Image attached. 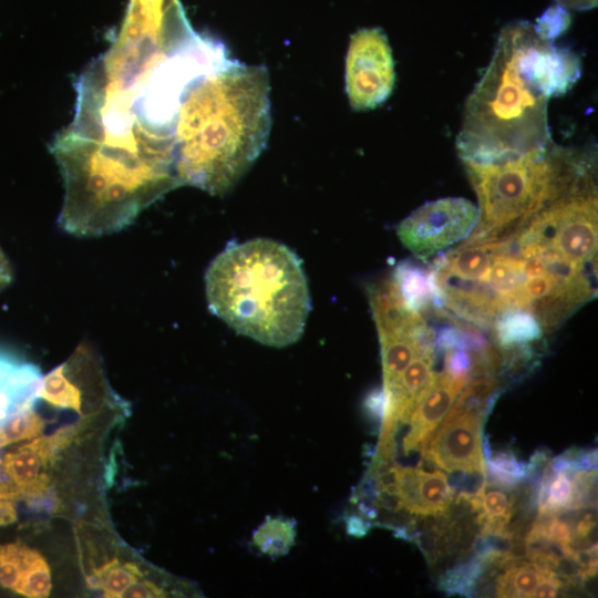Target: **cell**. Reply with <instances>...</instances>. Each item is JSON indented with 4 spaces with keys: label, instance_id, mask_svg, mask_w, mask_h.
<instances>
[{
    "label": "cell",
    "instance_id": "1",
    "mask_svg": "<svg viewBox=\"0 0 598 598\" xmlns=\"http://www.w3.org/2000/svg\"><path fill=\"white\" fill-rule=\"evenodd\" d=\"M269 90L265 66L230 62L189 83L173 122L181 185L220 196L237 184L267 144Z\"/></svg>",
    "mask_w": 598,
    "mask_h": 598
},
{
    "label": "cell",
    "instance_id": "2",
    "mask_svg": "<svg viewBox=\"0 0 598 598\" xmlns=\"http://www.w3.org/2000/svg\"><path fill=\"white\" fill-rule=\"evenodd\" d=\"M209 310L237 333L270 347L295 343L311 308L299 257L266 238L229 244L205 274Z\"/></svg>",
    "mask_w": 598,
    "mask_h": 598
},
{
    "label": "cell",
    "instance_id": "3",
    "mask_svg": "<svg viewBox=\"0 0 598 598\" xmlns=\"http://www.w3.org/2000/svg\"><path fill=\"white\" fill-rule=\"evenodd\" d=\"M64 184L60 227L78 237L117 233L181 186L175 164L55 137L51 144Z\"/></svg>",
    "mask_w": 598,
    "mask_h": 598
},
{
    "label": "cell",
    "instance_id": "4",
    "mask_svg": "<svg viewBox=\"0 0 598 598\" xmlns=\"http://www.w3.org/2000/svg\"><path fill=\"white\" fill-rule=\"evenodd\" d=\"M547 101L519 65L517 22H512L466 102L456 140L463 162L498 163L551 145Z\"/></svg>",
    "mask_w": 598,
    "mask_h": 598
},
{
    "label": "cell",
    "instance_id": "5",
    "mask_svg": "<svg viewBox=\"0 0 598 598\" xmlns=\"http://www.w3.org/2000/svg\"><path fill=\"white\" fill-rule=\"evenodd\" d=\"M464 165L478 197L480 218L463 241L484 243L515 233L594 169V156L549 145L498 163Z\"/></svg>",
    "mask_w": 598,
    "mask_h": 598
},
{
    "label": "cell",
    "instance_id": "6",
    "mask_svg": "<svg viewBox=\"0 0 598 598\" xmlns=\"http://www.w3.org/2000/svg\"><path fill=\"white\" fill-rule=\"evenodd\" d=\"M480 210L462 197L427 202L398 226L405 248L420 259L429 258L465 240L478 223Z\"/></svg>",
    "mask_w": 598,
    "mask_h": 598
},
{
    "label": "cell",
    "instance_id": "7",
    "mask_svg": "<svg viewBox=\"0 0 598 598\" xmlns=\"http://www.w3.org/2000/svg\"><path fill=\"white\" fill-rule=\"evenodd\" d=\"M395 81L394 63L388 38L380 28H367L352 34L346 59V90L353 110L382 104Z\"/></svg>",
    "mask_w": 598,
    "mask_h": 598
},
{
    "label": "cell",
    "instance_id": "8",
    "mask_svg": "<svg viewBox=\"0 0 598 598\" xmlns=\"http://www.w3.org/2000/svg\"><path fill=\"white\" fill-rule=\"evenodd\" d=\"M486 415L462 413L443 420L422 453L446 472L480 473L486 476L482 429Z\"/></svg>",
    "mask_w": 598,
    "mask_h": 598
},
{
    "label": "cell",
    "instance_id": "9",
    "mask_svg": "<svg viewBox=\"0 0 598 598\" xmlns=\"http://www.w3.org/2000/svg\"><path fill=\"white\" fill-rule=\"evenodd\" d=\"M468 381V379L453 378L444 370L435 373L433 381L416 402L405 423L409 429L402 439L404 454L423 451Z\"/></svg>",
    "mask_w": 598,
    "mask_h": 598
},
{
    "label": "cell",
    "instance_id": "10",
    "mask_svg": "<svg viewBox=\"0 0 598 598\" xmlns=\"http://www.w3.org/2000/svg\"><path fill=\"white\" fill-rule=\"evenodd\" d=\"M0 585L29 598H44L52 580L45 558L22 543L0 546Z\"/></svg>",
    "mask_w": 598,
    "mask_h": 598
},
{
    "label": "cell",
    "instance_id": "11",
    "mask_svg": "<svg viewBox=\"0 0 598 598\" xmlns=\"http://www.w3.org/2000/svg\"><path fill=\"white\" fill-rule=\"evenodd\" d=\"M42 378L35 364L0 350V424L34 408Z\"/></svg>",
    "mask_w": 598,
    "mask_h": 598
},
{
    "label": "cell",
    "instance_id": "12",
    "mask_svg": "<svg viewBox=\"0 0 598 598\" xmlns=\"http://www.w3.org/2000/svg\"><path fill=\"white\" fill-rule=\"evenodd\" d=\"M455 489L440 470L423 472L415 467L406 471L399 484V497L409 515H440L452 504Z\"/></svg>",
    "mask_w": 598,
    "mask_h": 598
},
{
    "label": "cell",
    "instance_id": "13",
    "mask_svg": "<svg viewBox=\"0 0 598 598\" xmlns=\"http://www.w3.org/2000/svg\"><path fill=\"white\" fill-rule=\"evenodd\" d=\"M47 463L31 442L6 453L1 468L7 481L22 497H35L45 494L50 486L49 476L41 472Z\"/></svg>",
    "mask_w": 598,
    "mask_h": 598
},
{
    "label": "cell",
    "instance_id": "14",
    "mask_svg": "<svg viewBox=\"0 0 598 598\" xmlns=\"http://www.w3.org/2000/svg\"><path fill=\"white\" fill-rule=\"evenodd\" d=\"M496 342L503 350L530 346L540 340L544 329L528 310L512 308L501 313L493 323Z\"/></svg>",
    "mask_w": 598,
    "mask_h": 598
},
{
    "label": "cell",
    "instance_id": "15",
    "mask_svg": "<svg viewBox=\"0 0 598 598\" xmlns=\"http://www.w3.org/2000/svg\"><path fill=\"white\" fill-rule=\"evenodd\" d=\"M405 303L423 313L430 307L437 310L430 271L410 261L399 264L389 278Z\"/></svg>",
    "mask_w": 598,
    "mask_h": 598
},
{
    "label": "cell",
    "instance_id": "16",
    "mask_svg": "<svg viewBox=\"0 0 598 598\" xmlns=\"http://www.w3.org/2000/svg\"><path fill=\"white\" fill-rule=\"evenodd\" d=\"M492 566L489 557L475 553L471 559L447 569L440 578L439 588L447 595L473 596Z\"/></svg>",
    "mask_w": 598,
    "mask_h": 598
},
{
    "label": "cell",
    "instance_id": "17",
    "mask_svg": "<svg viewBox=\"0 0 598 598\" xmlns=\"http://www.w3.org/2000/svg\"><path fill=\"white\" fill-rule=\"evenodd\" d=\"M542 571L543 566L534 561H515L497 576L494 592L497 597H533Z\"/></svg>",
    "mask_w": 598,
    "mask_h": 598
},
{
    "label": "cell",
    "instance_id": "18",
    "mask_svg": "<svg viewBox=\"0 0 598 598\" xmlns=\"http://www.w3.org/2000/svg\"><path fill=\"white\" fill-rule=\"evenodd\" d=\"M142 577L143 574L137 566L132 563L121 564L114 558L93 569L87 582L93 588L102 590L104 597L118 598Z\"/></svg>",
    "mask_w": 598,
    "mask_h": 598
},
{
    "label": "cell",
    "instance_id": "19",
    "mask_svg": "<svg viewBox=\"0 0 598 598\" xmlns=\"http://www.w3.org/2000/svg\"><path fill=\"white\" fill-rule=\"evenodd\" d=\"M482 446L486 460V470L491 477L489 481L503 487L513 488L527 480V464L517 460L513 452L499 451L494 453L491 451L486 437H483Z\"/></svg>",
    "mask_w": 598,
    "mask_h": 598
},
{
    "label": "cell",
    "instance_id": "20",
    "mask_svg": "<svg viewBox=\"0 0 598 598\" xmlns=\"http://www.w3.org/2000/svg\"><path fill=\"white\" fill-rule=\"evenodd\" d=\"M295 525L283 517H268L254 533V544L271 557L286 555L293 545Z\"/></svg>",
    "mask_w": 598,
    "mask_h": 598
},
{
    "label": "cell",
    "instance_id": "21",
    "mask_svg": "<svg viewBox=\"0 0 598 598\" xmlns=\"http://www.w3.org/2000/svg\"><path fill=\"white\" fill-rule=\"evenodd\" d=\"M44 426V419L35 412L34 408L17 414L0 424V448L34 439L42 433Z\"/></svg>",
    "mask_w": 598,
    "mask_h": 598
},
{
    "label": "cell",
    "instance_id": "22",
    "mask_svg": "<svg viewBox=\"0 0 598 598\" xmlns=\"http://www.w3.org/2000/svg\"><path fill=\"white\" fill-rule=\"evenodd\" d=\"M573 481L566 473L555 474L547 486L544 502L538 505V512L559 514L570 509L573 501Z\"/></svg>",
    "mask_w": 598,
    "mask_h": 598
},
{
    "label": "cell",
    "instance_id": "23",
    "mask_svg": "<svg viewBox=\"0 0 598 598\" xmlns=\"http://www.w3.org/2000/svg\"><path fill=\"white\" fill-rule=\"evenodd\" d=\"M571 481L574 493L570 509L596 508L597 471L578 470L574 473Z\"/></svg>",
    "mask_w": 598,
    "mask_h": 598
},
{
    "label": "cell",
    "instance_id": "24",
    "mask_svg": "<svg viewBox=\"0 0 598 598\" xmlns=\"http://www.w3.org/2000/svg\"><path fill=\"white\" fill-rule=\"evenodd\" d=\"M570 24V16L560 4L549 7L538 19L534 29L537 35L545 41H554L565 33Z\"/></svg>",
    "mask_w": 598,
    "mask_h": 598
},
{
    "label": "cell",
    "instance_id": "25",
    "mask_svg": "<svg viewBox=\"0 0 598 598\" xmlns=\"http://www.w3.org/2000/svg\"><path fill=\"white\" fill-rule=\"evenodd\" d=\"M167 596L164 588L147 579H138L132 584L123 594L122 597H165Z\"/></svg>",
    "mask_w": 598,
    "mask_h": 598
},
{
    "label": "cell",
    "instance_id": "26",
    "mask_svg": "<svg viewBox=\"0 0 598 598\" xmlns=\"http://www.w3.org/2000/svg\"><path fill=\"white\" fill-rule=\"evenodd\" d=\"M346 527L349 535L363 537L371 529V525L355 514H349L346 518Z\"/></svg>",
    "mask_w": 598,
    "mask_h": 598
},
{
    "label": "cell",
    "instance_id": "27",
    "mask_svg": "<svg viewBox=\"0 0 598 598\" xmlns=\"http://www.w3.org/2000/svg\"><path fill=\"white\" fill-rule=\"evenodd\" d=\"M18 519L14 504L10 499H0V526L11 525Z\"/></svg>",
    "mask_w": 598,
    "mask_h": 598
},
{
    "label": "cell",
    "instance_id": "28",
    "mask_svg": "<svg viewBox=\"0 0 598 598\" xmlns=\"http://www.w3.org/2000/svg\"><path fill=\"white\" fill-rule=\"evenodd\" d=\"M12 278V268L2 248L0 247V291L11 285Z\"/></svg>",
    "mask_w": 598,
    "mask_h": 598
},
{
    "label": "cell",
    "instance_id": "29",
    "mask_svg": "<svg viewBox=\"0 0 598 598\" xmlns=\"http://www.w3.org/2000/svg\"><path fill=\"white\" fill-rule=\"evenodd\" d=\"M564 8L574 10H588L597 6V0H555Z\"/></svg>",
    "mask_w": 598,
    "mask_h": 598
},
{
    "label": "cell",
    "instance_id": "30",
    "mask_svg": "<svg viewBox=\"0 0 598 598\" xmlns=\"http://www.w3.org/2000/svg\"><path fill=\"white\" fill-rule=\"evenodd\" d=\"M21 495L19 492L8 482L0 480V499H19Z\"/></svg>",
    "mask_w": 598,
    "mask_h": 598
}]
</instances>
